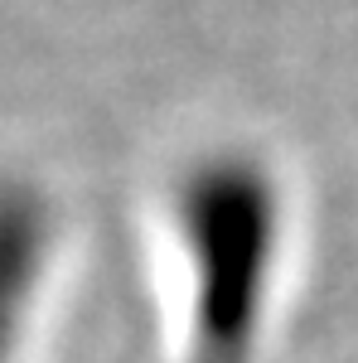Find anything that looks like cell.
I'll return each mask as SVG.
<instances>
[{"label": "cell", "mask_w": 358, "mask_h": 363, "mask_svg": "<svg viewBox=\"0 0 358 363\" xmlns=\"http://www.w3.org/2000/svg\"><path fill=\"white\" fill-rule=\"evenodd\" d=\"M49 267V208L29 184L0 179V363L15 359Z\"/></svg>", "instance_id": "cell-2"}, {"label": "cell", "mask_w": 358, "mask_h": 363, "mask_svg": "<svg viewBox=\"0 0 358 363\" xmlns=\"http://www.w3.org/2000/svg\"><path fill=\"white\" fill-rule=\"evenodd\" d=\"M194 272V363H247L272 277L276 203L247 160L194 169L179 194Z\"/></svg>", "instance_id": "cell-1"}]
</instances>
